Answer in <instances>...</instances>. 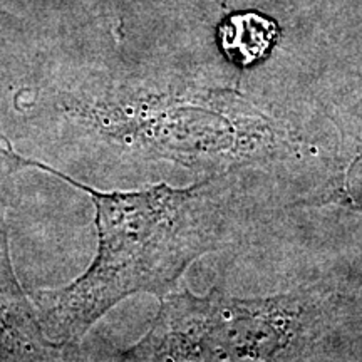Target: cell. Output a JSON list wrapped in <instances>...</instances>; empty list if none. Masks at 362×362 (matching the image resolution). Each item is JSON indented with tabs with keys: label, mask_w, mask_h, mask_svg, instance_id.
Masks as SVG:
<instances>
[{
	"label": "cell",
	"mask_w": 362,
	"mask_h": 362,
	"mask_svg": "<svg viewBox=\"0 0 362 362\" xmlns=\"http://www.w3.org/2000/svg\"><path fill=\"white\" fill-rule=\"evenodd\" d=\"M330 296L305 287L272 297L165 293L151 329L126 361H279L305 352L325 332Z\"/></svg>",
	"instance_id": "2"
},
{
	"label": "cell",
	"mask_w": 362,
	"mask_h": 362,
	"mask_svg": "<svg viewBox=\"0 0 362 362\" xmlns=\"http://www.w3.org/2000/svg\"><path fill=\"white\" fill-rule=\"evenodd\" d=\"M339 131L336 173L325 203L362 214V98L341 115L334 116Z\"/></svg>",
	"instance_id": "5"
},
{
	"label": "cell",
	"mask_w": 362,
	"mask_h": 362,
	"mask_svg": "<svg viewBox=\"0 0 362 362\" xmlns=\"http://www.w3.org/2000/svg\"><path fill=\"white\" fill-rule=\"evenodd\" d=\"M56 349L44 336L33 309L24 300L12 275L4 233L0 232V359L30 357L40 349Z\"/></svg>",
	"instance_id": "4"
},
{
	"label": "cell",
	"mask_w": 362,
	"mask_h": 362,
	"mask_svg": "<svg viewBox=\"0 0 362 362\" xmlns=\"http://www.w3.org/2000/svg\"><path fill=\"white\" fill-rule=\"evenodd\" d=\"M93 112V119L112 138L185 165L233 166L270 155L277 146L274 123L232 90L106 99Z\"/></svg>",
	"instance_id": "3"
},
{
	"label": "cell",
	"mask_w": 362,
	"mask_h": 362,
	"mask_svg": "<svg viewBox=\"0 0 362 362\" xmlns=\"http://www.w3.org/2000/svg\"><path fill=\"white\" fill-rule=\"evenodd\" d=\"M277 39V24L259 12L232 13L218 27L221 51L240 67H250L265 59Z\"/></svg>",
	"instance_id": "6"
},
{
	"label": "cell",
	"mask_w": 362,
	"mask_h": 362,
	"mask_svg": "<svg viewBox=\"0 0 362 362\" xmlns=\"http://www.w3.org/2000/svg\"><path fill=\"white\" fill-rule=\"evenodd\" d=\"M0 151L19 166L47 171L83 189L96 206V259L74 282L35 296L37 322L56 347L79 342L126 297L168 293L198 257L220 250L232 233L230 171L188 188L161 183L141 192L104 193L44 163L25 160L2 134Z\"/></svg>",
	"instance_id": "1"
}]
</instances>
